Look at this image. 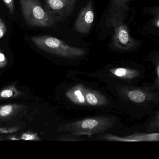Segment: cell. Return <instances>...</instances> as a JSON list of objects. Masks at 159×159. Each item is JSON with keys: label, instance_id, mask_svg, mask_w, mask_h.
<instances>
[{"label": "cell", "instance_id": "cell-1", "mask_svg": "<svg viewBox=\"0 0 159 159\" xmlns=\"http://www.w3.org/2000/svg\"><path fill=\"white\" fill-rule=\"evenodd\" d=\"M71 77V81L66 84L63 94L69 108L118 113L117 101L105 86H101L97 82Z\"/></svg>", "mask_w": 159, "mask_h": 159}, {"label": "cell", "instance_id": "cell-2", "mask_svg": "<svg viewBox=\"0 0 159 159\" xmlns=\"http://www.w3.org/2000/svg\"><path fill=\"white\" fill-rule=\"evenodd\" d=\"M105 86L117 101L118 113L140 120L159 109V88L152 83Z\"/></svg>", "mask_w": 159, "mask_h": 159}, {"label": "cell", "instance_id": "cell-3", "mask_svg": "<svg viewBox=\"0 0 159 159\" xmlns=\"http://www.w3.org/2000/svg\"><path fill=\"white\" fill-rule=\"evenodd\" d=\"M146 69L143 66L134 64H114L93 72L76 70L71 75L81 74L97 79L106 85H138L145 78Z\"/></svg>", "mask_w": 159, "mask_h": 159}, {"label": "cell", "instance_id": "cell-4", "mask_svg": "<svg viewBox=\"0 0 159 159\" xmlns=\"http://www.w3.org/2000/svg\"><path fill=\"white\" fill-rule=\"evenodd\" d=\"M120 123V119L116 116L98 115L62 124L58 126V131L79 136L90 137L116 129L119 125H121Z\"/></svg>", "mask_w": 159, "mask_h": 159}, {"label": "cell", "instance_id": "cell-5", "mask_svg": "<svg viewBox=\"0 0 159 159\" xmlns=\"http://www.w3.org/2000/svg\"><path fill=\"white\" fill-rule=\"evenodd\" d=\"M31 40L41 50L62 58L77 59L86 53L84 49L70 46L62 40L51 36H35L31 37Z\"/></svg>", "mask_w": 159, "mask_h": 159}, {"label": "cell", "instance_id": "cell-6", "mask_svg": "<svg viewBox=\"0 0 159 159\" xmlns=\"http://www.w3.org/2000/svg\"><path fill=\"white\" fill-rule=\"evenodd\" d=\"M25 21L29 25L36 27H52L58 17L50 13L43 7L39 0H20Z\"/></svg>", "mask_w": 159, "mask_h": 159}, {"label": "cell", "instance_id": "cell-7", "mask_svg": "<svg viewBox=\"0 0 159 159\" xmlns=\"http://www.w3.org/2000/svg\"><path fill=\"white\" fill-rule=\"evenodd\" d=\"M109 23L113 29L112 47L114 50L129 52L137 47V40L131 37L129 28L120 15L116 13L112 15Z\"/></svg>", "mask_w": 159, "mask_h": 159}, {"label": "cell", "instance_id": "cell-8", "mask_svg": "<svg viewBox=\"0 0 159 159\" xmlns=\"http://www.w3.org/2000/svg\"><path fill=\"white\" fill-rule=\"evenodd\" d=\"M95 139L98 140L111 141H125V142H139V141H158L159 132L156 133H136L127 136H117L109 133L97 135Z\"/></svg>", "mask_w": 159, "mask_h": 159}, {"label": "cell", "instance_id": "cell-9", "mask_svg": "<svg viewBox=\"0 0 159 159\" xmlns=\"http://www.w3.org/2000/svg\"><path fill=\"white\" fill-rule=\"evenodd\" d=\"M94 20V12L93 2L90 1L79 13L74 24L75 31L81 34H87L92 28Z\"/></svg>", "mask_w": 159, "mask_h": 159}, {"label": "cell", "instance_id": "cell-10", "mask_svg": "<svg viewBox=\"0 0 159 159\" xmlns=\"http://www.w3.org/2000/svg\"><path fill=\"white\" fill-rule=\"evenodd\" d=\"M78 0H45L46 10L59 17L68 16L73 11Z\"/></svg>", "mask_w": 159, "mask_h": 159}, {"label": "cell", "instance_id": "cell-11", "mask_svg": "<svg viewBox=\"0 0 159 159\" xmlns=\"http://www.w3.org/2000/svg\"><path fill=\"white\" fill-rule=\"evenodd\" d=\"M20 104H8L0 106V120H8L16 116L25 108Z\"/></svg>", "mask_w": 159, "mask_h": 159}, {"label": "cell", "instance_id": "cell-12", "mask_svg": "<svg viewBox=\"0 0 159 159\" xmlns=\"http://www.w3.org/2000/svg\"><path fill=\"white\" fill-rule=\"evenodd\" d=\"M148 124L144 129L145 133H156L159 131V109L149 115Z\"/></svg>", "mask_w": 159, "mask_h": 159}, {"label": "cell", "instance_id": "cell-13", "mask_svg": "<svg viewBox=\"0 0 159 159\" xmlns=\"http://www.w3.org/2000/svg\"><path fill=\"white\" fill-rule=\"evenodd\" d=\"M21 94L22 92L19 91L15 85H9L0 91V100L16 98Z\"/></svg>", "mask_w": 159, "mask_h": 159}, {"label": "cell", "instance_id": "cell-14", "mask_svg": "<svg viewBox=\"0 0 159 159\" xmlns=\"http://www.w3.org/2000/svg\"><path fill=\"white\" fill-rule=\"evenodd\" d=\"M57 139L59 141H81L84 140V139L81 138L80 136L74 135L70 134L62 136L58 138Z\"/></svg>", "mask_w": 159, "mask_h": 159}, {"label": "cell", "instance_id": "cell-15", "mask_svg": "<svg viewBox=\"0 0 159 159\" xmlns=\"http://www.w3.org/2000/svg\"><path fill=\"white\" fill-rule=\"evenodd\" d=\"M11 15L15 13L14 0H2Z\"/></svg>", "mask_w": 159, "mask_h": 159}, {"label": "cell", "instance_id": "cell-16", "mask_svg": "<svg viewBox=\"0 0 159 159\" xmlns=\"http://www.w3.org/2000/svg\"><path fill=\"white\" fill-rule=\"evenodd\" d=\"M22 139L27 140H38L40 139L36 134H31V133H25L22 136Z\"/></svg>", "mask_w": 159, "mask_h": 159}, {"label": "cell", "instance_id": "cell-17", "mask_svg": "<svg viewBox=\"0 0 159 159\" xmlns=\"http://www.w3.org/2000/svg\"><path fill=\"white\" fill-rule=\"evenodd\" d=\"M7 29L3 20L0 18V39L3 38L7 32Z\"/></svg>", "mask_w": 159, "mask_h": 159}, {"label": "cell", "instance_id": "cell-18", "mask_svg": "<svg viewBox=\"0 0 159 159\" xmlns=\"http://www.w3.org/2000/svg\"><path fill=\"white\" fill-rule=\"evenodd\" d=\"M8 59L5 55L0 51V69L3 68L8 64Z\"/></svg>", "mask_w": 159, "mask_h": 159}, {"label": "cell", "instance_id": "cell-19", "mask_svg": "<svg viewBox=\"0 0 159 159\" xmlns=\"http://www.w3.org/2000/svg\"><path fill=\"white\" fill-rule=\"evenodd\" d=\"M130 0H113L115 4L117 5H120V6H124V4L125 2H128Z\"/></svg>", "mask_w": 159, "mask_h": 159}, {"label": "cell", "instance_id": "cell-20", "mask_svg": "<svg viewBox=\"0 0 159 159\" xmlns=\"http://www.w3.org/2000/svg\"><path fill=\"white\" fill-rule=\"evenodd\" d=\"M154 26L156 27L159 28V16L157 15V17L154 19V21H153Z\"/></svg>", "mask_w": 159, "mask_h": 159}]
</instances>
